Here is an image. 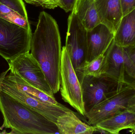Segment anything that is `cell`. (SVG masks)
Returning a JSON list of instances; mask_svg holds the SVG:
<instances>
[{
	"mask_svg": "<svg viewBox=\"0 0 135 134\" xmlns=\"http://www.w3.org/2000/svg\"><path fill=\"white\" fill-rule=\"evenodd\" d=\"M133 133H135V129L134 130V131H133V132H132Z\"/></svg>",
	"mask_w": 135,
	"mask_h": 134,
	"instance_id": "25",
	"label": "cell"
},
{
	"mask_svg": "<svg viewBox=\"0 0 135 134\" xmlns=\"http://www.w3.org/2000/svg\"><path fill=\"white\" fill-rule=\"evenodd\" d=\"M113 40L124 48L135 45V9L122 17Z\"/></svg>",
	"mask_w": 135,
	"mask_h": 134,
	"instance_id": "16",
	"label": "cell"
},
{
	"mask_svg": "<svg viewBox=\"0 0 135 134\" xmlns=\"http://www.w3.org/2000/svg\"><path fill=\"white\" fill-rule=\"evenodd\" d=\"M27 3L44 8L54 9L59 6V0H24Z\"/></svg>",
	"mask_w": 135,
	"mask_h": 134,
	"instance_id": "21",
	"label": "cell"
},
{
	"mask_svg": "<svg viewBox=\"0 0 135 134\" xmlns=\"http://www.w3.org/2000/svg\"><path fill=\"white\" fill-rule=\"evenodd\" d=\"M9 71V69H8L7 71H6L4 72H2L0 75V91H1V85L2 80H3V79L4 78L5 76L7 75V74L8 72Z\"/></svg>",
	"mask_w": 135,
	"mask_h": 134,
	"instance_id": "24",
	"label": "cell"
},
{
	"mask_svg": "<svg viewBox=\"0 0 135 134\" xmlns=\"http://www.w3.org/2000/svg\"><path fill=\"white\" fill-rule=\"evenodd\" d=\"M77 0H59V7L66 12L73 11Z\"/></svg>",
	"mask_w": 135,
	"mask_h": 134,
	"instance_id": "23",
	"label": "cell"
},
{
	"mask_svg": "<svg viewBox=\"0 0 135 134\" xmlns=\"http://www.w3.org/2000/svg\"><path fill=\"white\" fill-rule=\"evenodd\" d=\"M115 34L100 23L87 31L86 61L89 62L106 52L114 39Z\"/></svg>",
	"mask_w": 135,
	"mask_h": 134,
	"instance_id": "11",
	"label": "cell"
},
{
	"mask_svg": "<svg viewBox=\"0 0 135 134\" xmlns=\"http://www.w3.org/2000/svg\"><path fill=\"white\" fill-rule=\"evenodd\" d=\"M104 59L105 54L97 57L91 61L85 62L76 74L80 83L86 76L95 77L102 76Z\"/></svg>",
	"mask_w": 135,
	"mask_h": 134,
	"instance_id": "19",
	"label": "cell"
},
{
	"mask_svg": "<svg viewBox=\"0 0 135 134\" xmlns=\"http://www.w3.org/2000/svg\"><path fill=\"white\" fill-rule=\"evenodd\" d=\"M8 63L10 72L20 76L48 95L54 97L40 65L30 52L21 54Z\"/></svg>",
	"mask_w": 135,
	"mask_h": 134,
	"instance_id": "6",
	"label": "cell"
},
{
	"mask_svg": "<svg viewBox=\"0 0 135 134\" xmlns=\"http://www.w3.org/2000/svg\"><path fill=\"white\" fill-rule=\"evenodd\" d=\"M124 49L127 76L135 84V45Z\"/></svg>",
	"mask_w": 135,
	"mask_h": 134,
	"instance_id": "20",
	"label": "cell"
},
{
	"mask_svg": "<svg viewBox=\"0 0 135 134\" xmlns=\"http://www.w3.org/2000/svg\"><path fill=\"white\" fill-rule=\"evenodd\" d=\"M81 84L86 113L120 92L117 83L104 76H86Z\"/></svg>",
	"mask_w": 135,
	"mask_h": 134,
	"instance_id": "8",
	"label": "cell"
},
{
	"mask_svg": "<svg viewBox=\"0 0 135 134\" xmlns=\"http://www.w3.org/2000/svg\"><path fill=\"white\" fill-rule=\"evenodd\" d=\"M87 32L73 10L68 20L65 47L76 74L86 62Z\"/></svg>",
	"mask_w": 135,
	"mask_h": 134,
	"instance_id": "7",
	"label": "cell"
},
{
	"mask_svg": "<svg viewBox=\"0 0 135 134\" xmlns=\"http://www.w3.org/2000/svg\"><path fill=\"white\" fill-rule=\"evenodd\" d=\"M6 76L9 79L13 82L19 89L32 97L56 106L65 107V105L59 103L54 97H51L39 89L31 85L20 76L13 74L11 72L9 74L6 75Z\"/></svg>",
	"mask_w": 135,
	"mask_h": 134,
	"instance_id": "18",
	"label": "cell"
},
{
	"mask_svg": "<svg viewBox=\"0 0 135 134\" xmlns=\"http://www.w3.org/2000/svg\"><path fill=\"white\" fill-rule=\"evenodd\" d=\"M95 126L108 134H118L123 130L135 129V111L127 109L98 123Z\"/></svg>",
	"mask_w": 135,
	"mask_h": 134,
	"instance_id": "15",
	"label": "cell"
},
{
	"mask_svg": "<svg viewBox=\"0 0 135 134\" xmlns=\"http://www.w3.org/2000/svg\"><path fill=\"white\" fill-rule=\"evenodd\" d=\"M127 109L135 111V85H128L119 92L94 107L85 117L88 124L98 123Z\"/></svg>",
	"mask_w": 135,
	"mask_h": 134,
	"instance_id": "4",
	"label": "cell"
},
{
	"mask_svg": "<svg viewBox=\"0 0 135 134\" xmlns=\"http://www.w3.org/2000/svg\"><path fill=\"white\" fill-rule=\"evenodd\" d=\"M0 17L31 30L23 0H0Z\"/></svg>",
	"mask_w": 135,
	"mask_h": 134,
	"instance_id": "13",
	"label": "cell"
},
{
	"mask_svg": "<svg viewBox=\"0 0 135 134\" xmlns=\"http://www.w3.org/2000/svg\"><path fill=\"white\" fill-rule=\"evenodd\" d=\"M30 51L40 65L53 94L57 93L61 83V42L56 20L46 12L40 14Z\"/></svg>",
	"mask_w": 135,
	"mask_h": 134,
	"instance_id": "1",
	"label": "cell"
},
{
	"mask_svg": "<svg viewBox=\"0 0 135 134\" xmlns=\"http://www.w3.org/2000/svg\"><path fill=\"white\" fill-rule=\"evenodd\" d=\"M6 76L2 82L1 90L29 108L41 114L51 122L56 124L60 116L66 111H72V110L66 106H56L32 97L19 89Z\"/></svg>",
	"mask_w": 135,
	"mask_h": 134,
	"instance_id": "9",
	"label": "cell"
},
{
	"mask_svg": "<svg viewBox=\"0 0 135 134\" xmlns=\"http://www.w3.org/2000/svg\"><path fill=\"white\" fill-rule=\"evenodd\" d=\"M73 10L87 31L101 23L94 0H77Z\"/></svg>",
	"mask_w": 135,
	"mask_h": 134,
	"instance_id": "17",
	"label": "cell"
},
{
	"mask_svg": "<svg viewBox=\"0 0 135 134\" xmlns=\"http://www.w3.org/2000/svg\"><path fill=\"white\" fill-rule=\"evenodd\" d=\"M102 75L115 81L119 91L127 85H135L130 83L128 80L124 48L118 45L114 40L105 53Z\"/></svg>",
	"mask_w": 135,
	"mask_h": 134,
	"instance_id": "10",
	"label": "cell"
},
{
	"mask_svg": "<svg viewBox=\"0 0 135 134\" xmlns=\"http://www.w3.org/2000/svg\"><path fill=\"white\" fill-rule=\"evenodd\" d=\"M0 111L3 118L1 130L9 129V134L58 133L56 124L1 90Z\"/></svg>",
	"mask_w": 135,
	"mask_h": 134,
	"instance_id": "2",
	"label": "cell"
},
{
	"mask_svg": "<svg viewBox=\"0 0 135 134\" xmlns=\"http://www.w3.org/2000/svg\"><path fill=\"white\" fill-rule=\"evenodd\" d=\"M78 114L74 111H66L58 118L56 124L59 133L92 134L98 131L95 126L82 122Z\"/></svg>",
	"mask_w": 135,
	"mask_h": 134,
	"instance_id": "14",
	"label": "cell"
},
{
	"mask_svg": "<svg viewBox=\"0 0 135 134\" xmlns=\"http://www.w3.org/2000/svg\"><path fill=\"white\" fill-rule=\"evenodd\" d=\"M32 33L0 17V56L8 61L30 52Z\"/></svg>",
	"mask_w": 135,
	"mask_h": 134,
	"instance_id": "3",
	"label": "cell"
},
{
	"mask_svg": "<svg viewBox=\"0 0 135 134\" xmlns=\"http://www.w3.org/2000/svg\"><path fill=\"white\" fill-rule=\"evenodd\" d=\"M123 16L135 9V0H120Z\"/></svg>",
	"mask_w": 135,
	"mask_h": 134,
	"instance_id": "22",
	"label": "cell"
},
{
	"mask_svg": "<svg viewBox=\"0 0 135 134\" xmlns=\"http://www.w3.org/2000/svg\"><path fill=\"white\" fill-rule=\"evenodd\" d=\"M101 23L115 33L123 17L120 0H94Z\"/></svg>",
	"mask_w": 135,
	"mask_h": 134,
	"instance_id": "12",
	"label": "cell"
},
{
	"mask_svg": "<svg viewBox=\"0 0 135 134\" xmlns=\"http://www.w3.org/2000/svg\"><path fill=\"white\" fill-rule=\"evenodd\" d=\"M60 92L62 100L85 117L86 111L81 85L71 63L65 46L62 48Z\"/></svg>",
	"mask_w": 135,
	"mask_h": 134,
	"instance_id": "5",
	"label": "cell"
}]
</instances>
